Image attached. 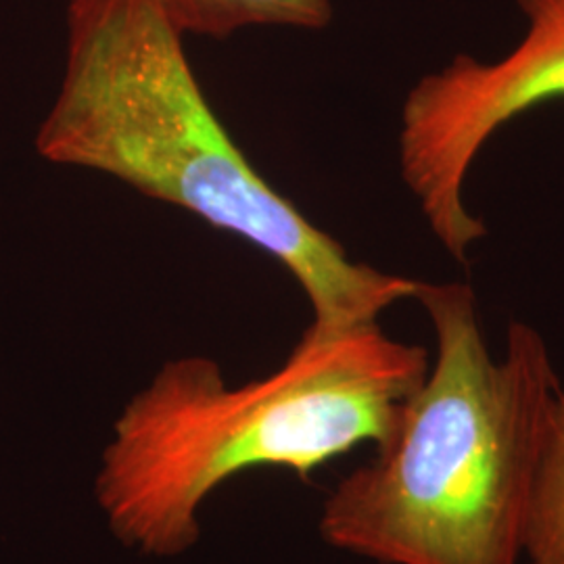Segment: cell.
Segmentation results:
<instances>
[{
    "mask_svg": "<svg viewBox=\"0 0 564 564\" xmlns=\"http://www.w3.org/2000/svg\"><path fill=\"white\" fill-rule=\"evenodd\" d=\"M36 149L262 249L302 286L318 333L379 323L421 281L354 262L251 165L155 0H72L57 99Z\"/></svg>",
    "mask_w": 564,
    "mask_h": 564,
    "instance_id": "obj_1",
    "label": "cell"
},
{
    "mask_svg": "<svg viewBox=\"0 0 564 564\" xmlns=\"http://www.w3.org/2000/svg\"><path fill=\"white\" fill-rule=\"evenodd\" d=\"M523 556L531 564H564V389L545 426L544 445L531 487Z\"/></svg>",
    "mask_w": 564,
    "mask_h": 564,
    "instance_id": "obj_6",
    "label": "cell"
},
{
    "mask_svg": "<svg viewBox=\"0 0 564 564\" xmlns=\"http://www.w3.org/2000/svg\"><path fill=\"white\" fill-rule=\"evenodd\" d=\"M182 36L228 39L245 28L323 30L330 0H155Z\"/></svg>",
    "mask_w": 564,
    "mask_h": 564,
    "instance_id": "obj_5",
    "label": "cell"
},
{
    "mask_svg": "<svg viewBox=\"0 0 564 564\" xmlns=\"http://www.w3.org/2000/svg\"><path fill=\"white\" fill-rule=\"evenodd\" d=\"M523 39L496 61L458 55L402 105L400 172L445 251L464 263L485 224L464 203L479 153L506 123L564 99V0H517Z\"/></svg>",
    "mask_w": 564,
    "mask_h": 564,
    "instance_id": "obj_4",
    "label": "cell"
},
{
    "mask_svg": "<svg viewBox=\"0 0 564 564\" xmlns=\"http://www.w3.org/2000/svg\"><path fill=\"white\" fill-rule=\"evenodd\" d=\"M429 368L424 347L379 323L305 328L274 372L237 387L212 358L170 360L116 419L95 500L121 545L176 558L197 545L202 506L232 477L284 468L307 479L358 445L383 447Z\"/></svg>",
    "mask_w": 564,
    "mask_h": 564,
    "instance_id": "obj_2",
    "label": "cell"
},
{
    "mask_svg": "<svg viewBox=\"0 0 564 564\" xmlns=\"http://www.w3.org/2000/svg\"><path fill=\"white\" fill-rule=\"evenodd\" d=\"M437 351L393 437L326 496L324 542L379 564H519L561 389L542 335L508 328L496 362L468 284L421 282Z\"/></svg>",
    "mask_w": 564,
    "mask_h": 564,
    "instance_id": "obj_3",
    "label": "cell"
}]
</instances>
